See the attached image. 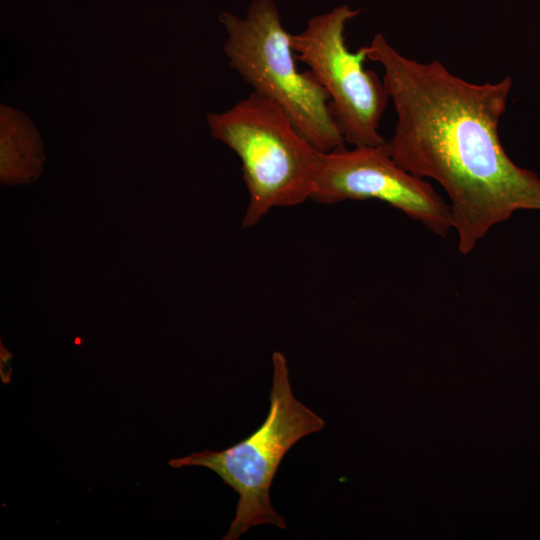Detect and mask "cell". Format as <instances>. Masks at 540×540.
<instances>
[{
    "label": "cell",
    "instance_id": "7",
    "mask_svg": "<svg viewBox=\"0 0 540 540\" xmlns=\"http://www.w3.org/2000/svg\"><path fill=\"white\" fill-rule=\"evenodd\" d=\"M44 160L43 140L28 116L15 108L1 105V183L16 185L37 180Z\"/></svg>",
    "mask_w": 540,
    "mask_h": 540
},
{
    "label": "cell",
    "instance_id": "3",
    "mask_svg": "<svg viewBox=\"0 0 540 540\" xmlns=\"http://www.w3.org/2000/svg\"><path fill=\"white\" fill-rule=\"evenodd\" d=\"M229 64L252 91L279 105L321 152L346 147L329 106V96L309 72L298 70L291 34L273 0H254L244 17L219 16Z\"/></svg>",
    "mask_w": 540,
    "mask_h": 540
},
{
    "label": "cell",
    "instance_id": "5",
    "mask_svg": "<svg viewBox=\"0 0 540 540\" xmlns=\"http://www.w3.org/2000/svg\"><path fill=\"white\" fill-rule=\"evenodd\" d=\"M360 13L348 5L316 15L303 31L291 34L296 58L329 96L331 114L346 143L377 146L386 140L379 125L389 101L383 78L366 69V45L351 51L346 43L347 23Z\"/></svg>",
    "mask_w": 540,
    "mask_h": 540
},
{
    "label": "cell",
    "instance_id": "6",
    "mask_svg": "<svg viewBox=\"0 0 540 540\" xmlns=\"http://www.w3.org/2000/svg\"><path fill=\"white\" fill-rule=\"evenodd\" d=\"M311 199L322 204L379 200L437 235L453 228L449 205L425 179L397 164L384 143L323 153Z\"/></svg>",
    "mask_w": 540,
    "mask_h": 540
},
{
    "label": "cell",
    "instance_id": "2",
    "mask_svg": "<svg viewBox=\"0 0 540 540\" xmlns=\"http://www.w3.org/2000/svg\"><path fill=\"white\" fill-rule=\"evenodd\" d=\"M211 135L240 158L249 202L243 228L275 207L311 199L323 152L273 101L251 92L231 108L206 116Z\"/></svg>",
    "mask_w": 540,
    "mask_h": 540
},
{
    "label": "cell",
    "instance_id": "4",
    "mask_svg": "<svg viewBox=\"0 0 540 540\" xmlns=\"http://www.w3.org/2000/svg\"><path fill=\"white\" fill-rule=\"evenodd\" d=\"M272 363L270 408L258 429L224 450L205 449L169 461L174 468H208L239 495L235 517L222 540H237L251 527L262 524L287 528L284 517L270 501L272 481L289 449L325 426L319 415L293 395L285 356L273 352Z\"/></svg>",
    "mask_w": 540,
    "mask_h": 540
},
{
    "label": "cell",
    "instance_id": "1",
    "mask_svg": "<svg viewBox=\"0 0 540 540\" xmlns=\"http://www.w3.org/2000/svg\"><path fill=\"white\" fill-rule=\"evenodd\" d=\"M366 48L368 59L383 68L396 112L384 147L406 171L436 181L446 192L462 254L516 211H540V178L516 165L499 138L510 77L469 82L439 60L404 56L382 33Z\"/></svg>",
    "mask_w": 540,
    "mask_h": 540
}]
</instances>
